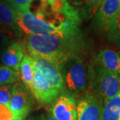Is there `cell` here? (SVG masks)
<instances>
[{
  "label": "cell",
  "instance_id": "cell-1",
  "mask_svg": "<svg viewBox=\"0 0 120 120\" xmlns=\"http://www.w3.org/2000/svg\"><path fill=\"white\" fill-rule=\"evenodd\" d=\"M31 57L47 60L58 67L73 57H81L85 48L82 35L61 37L56 35L30 34L26 38Z\"/></svg>",
  "mask_w": 120,
  "mask_h": 120
},
{
  "label": "cell",
  "instance_id": "cell-2",
  "mask_svg": "<svg viewBox=\"0 0 120 120\" xmlns=\"http://www.w3.org/2000/svg\"><path fill=\"white\" fill-rule=\"evenodd\" d=\"M17 23L22 33L26 34L56 35L61 37H71L82 35L78 24L68 23L56 26L39 19L30 9L15 11Z\"/></svg>",
  "mask_w": 120,
  "mask_h": 120
},
{
  "label": "cell",
  "instance_id": "cell-3",
  "mask_svg": "<svg viewBox=\"0 0 120 120\" xmlns=\"http://www.w3.org/2000/svg\"><path fill=\"white\" fill-rule=\"evenodd\" d=\"M91 88L93 95L103 105L120 94V76L98 65L90 69Z\"/></svg>",
  "mask_w": 120,
  "mask_h": 120
},
{
  "label": "cell",
  "instance_id": "cell-4",
  "mask_svg": "<svg viewBox=\"0 0 120 120\" xmlns=\"http://www.w3.org/2000/svg\"><path fill=\"white\" fill-rule=\"evenodd\" d=\"M58 68L68 91L75 96L86 91L88 73L81 57L71 58Z\"/></svg>",
  "mask_w": 120,
  "mask_h": 120
},
{
  "label": "cell",
  "instance_id": "cell-5",
  "mask_svg": "<svg viewBox=\"0 0 120 120\" xmlns=\"http://www.w3.org/2000/svg\"><path fill=\"white\" fill-rule=\"evenodd\" d=\"M34 103L31 92L23 83H13L8 107L13 117L25 120L31 111Z\"/></svg>",
  "mask_w": 120,
  "mask_h": 120
},
{
  "label": "cell",
  "instance_id": "cell-6",
  "mask_svg": "<svg viewBox=\"0 0 120 120\" xmlns=\"http://www.w3.org/2000/svg\"><path fill=\"white\" fill-rule=\"evenodd\" d=\"M49 111L57 120H77L75 96L66 90L52 103Z\"/></svg>",
  "mask_w": 120,
  "mask_h": 120
},
{
  "label": "cell",
  "instance_id": "cell-7",
  "mask_svg": "<svg viewBox=\"0 0 120 120\" xmlns=\"http://www.w3.org/2000/svg\"><path fill=\"white\" fill-rule=\"evenodd\" d=\"M31 57L34 60V69L38 71L45 79L60 94L66 91L60 69L57 65L43 58L37 57Z\"/></svg>",
  "mask_w": 120,
  "mask_h": 120
},
{
  "label": "cell",
  "instance_id": "cell-8",
  "mask_svg": "<svg viewBox=\"0 0 120 120\" xmlns=\"http://www.w3.org/2000/svg\"><path fill=\"white\" fill-rule=\"evenodd\" d=\"M120 11V0H103L95 13V27L101 31L107 33L114 24Z\"/></svg>",
  "mask_w": 120,
  "mask_h": 120
},
{
  "label": "cell",
  "instance_id": "cell-9",
  "mask_svg": "<svg viewBox=\"0 0 120 120\" xmlns=\"http://www.w3.org/2000/svg\"><path fill=\"white\" fill-rule=\"evenodd\" d=\"M30 90L33 97L39 103L45 105L52 104L61 94L35 69H34L33 80Z\"/></svg>",
  "mask_w": 120,
  "mask_h": 120
},
{
  "label": "cell",
  "instance_id": "cell-10",
  "mask_svg": "<svg viewBox=\"0 0 120 120\" xmlns=\"http://www.w3.org/2000/svg\"><path fill=\"white\" fill-rule=\"evenodd\" d=\"M0 33L12 38H19L22 31L17 23L16 13L5 0H0Z\"/></svg>",
  "mask_w": 120,
  "mask_h": 120
},
{
  "label": "cell",
  "instance_id": "cell-11",
  "mask_svg": "<svg viewBox=\"0 0 120 120\" xmlns=\"http://www.w3.org/2000/svg\"><path fill=\"white\" fill-rule=\"evenodd\" d=\"M102 103L87 94L77 103V120H102Z\"/></svg>",
  "mask_w": 120,
  "mask_h": 120
},
{
  "label": "cell",
  "instance_id": "cell-12",
  "mask_svg": "<svg viewBox=\"0 0 120 120\" xmlns=\"http://www.w3.org/2000/svg\"><path fill=\"white\" fill-rule=\"evenodd\" d=\"M23 58V52L22 45L18 43H13L3 51L1 56V61L5 66L17 72L19 71Z\"/></svg>",
  "mask_w": 120,
  "mask_h": 120
},
{
  "label": "cell",
  "instance_id": "cell-13",
  "mask_svg": "<svg viewBox=\"0 0 120 120\" xmlns=\"http://www.w3.org/2000/svg\"><path fill=\"white\" fill-rule=\"evenodd\" d=\"M95 62V65L120 75V57L117 52L104 49L96 56Z\"/></svg>",
  "mask_w": 120,
  "mask_h": 120
},
{
  "label": "cell",
  "instance_id": "cell-14",
  "mask_svg": "<svg viewBox=\"0 0 120 120\" xmlns=\"http://www.w3.org/2000/svg\"><path fill=\"white\" fill-rule=\"evenodd\" d=\"M19 71L23 83L30 90L34 76V60L31 56L26 55L23 57Z\"/></svg>",
  "mask_w": 120,
  "mask_h": 120
},
{
  "label": "cell",
  "instance_id": "cell-15",
  "mask_svg": "<svg viewBox=\"0 0 120 120\" xmlns=\"http://www.w3.org/2000/svg\"><path fill=\"white\" fill-rule=\"evenodd\" d=\"M102 120H120V94L103 105Z\"/></svg>",
  "mask_w": 120,
  "mask_h": 120
},
{
  "label": "cell",
  "instance_id": "cell-16",
  "mask_svg": "<svg viewBox=\"0 0 120 120\" xmlns=\"http://www.w3.org/2000/svg\"><path fill=\"white\" fill-rule=\"evenodd\" d=\"M18 73L12 69L0 65V86L11 85L18 82Z\"/></svg>",
  "mask_w": 120,
  "mask_h": 120
},
{
  "label": "cell",
  "instance_id": "cell-17",
  "mask_svg": "<svg viewBox=\"0 0 120 120\" xmlns=\"http://www.w3.org/2000/svg\"><path fill=\"white\" fill-rule=\"evenodd\" d=\"M108 40L120 48V11L114 24L107 33Z\"/></svg>",
  "mask_w": 120,
  "mask_h": 120
},
{
  "label": "cell",
  "instance_id": "cell-18",
  "mask_svg": "<svg viewBox=\"0 0 120 120\" xmlns=\"http://www.w3.org/2000/svg\"><path fill=\"white\" fill-rule=\"evenodd\" d=\"M15 11H24L30 9L31 0H5Z\"/></svg>",
  "mask_w": 120,
  "mask_h": 120
},
{
  "label": "cell",
  "instance_id": "cell-19",
  "mask_svg": "<svg viewBox=\"0 0 120 120\" xmlns=\"http://www.w3.org/2000/svg\"><path fill=\"white\" fill-rule=\"evenodd\" d=\"M12 86L4 85L0 86V104L8 105L11 95Z\"/></svg>",
  "mask_w": 120,
  "mask_h": 120
},
{
  "label": "cell",
  "instance_id": "cell-20",
  "mask_svg": "<svg viewBox=\"0 0 120 120\" xmlns=\"http://www.w3.org/2000/svg\"><path fill=\"white\" fill-rule=\"evenodd\" d=\"M103 0H86V13L93 15L97 13Z\"/></svg>",
  "mask_w": 120,
  "mask_h": 120
},
{
  "label": "cell",
  "instance_id": "cell-21",
  "mask_svg": "<svg viewBox=\"0 0 120 120\" xmlns=\"http://www.w3.org/2000/svg\"><path fill=\"white\" fill-rule=\"evenodd\" d=\"M13 117V114L8 105L0 104V120H11Z\"/></svg>",
  "mask_w": 120,
  "mask_h": 120
},
{
  "label": "cell",
  "instance_id": "cell-22",
  "mask_svg": "<svg viewBox=\"0 0 120 120\" xmlns=\"http://www.w3.org/2000/svg\"><path fill=\"white\" fill-rule=\"evenodd\" d=\"M13 39L8 35L0 33V50L2 49H5L13 43Z\"/></svg>",
  "mask_w": 120,
  "mask_h": 120
},
{
  "label": "cell",
  "instance_id": "cell-23",
  "mask_svg": "<svg viewBox=\"0 0 120 120\" xmlns=\"http://www.w3.org/2000/svg\"><path fill=\"white\" fill-rule=\"evenodd\" d=\"M26 120H45L43 117L42 116H33L28 118Z\"/></svg>",
  "mask_w": 120,
  "mask_h": 120
},
{
  "label": "cell",
  "instance_id": "cell-24",
  "mask_svg": "<svg viewBox=\"0 0 120 120\" xmlns=\"http://www.w3.org/2000/svg\"><path fill=\"white\" fill-rule=\"evenodd\" d=\"M45 120H57L53 117V116H52L51 113H48L47 115V116H46V118L45 119Z\"/></svg>",
  "mask_w": 120,
  "mask_h": 120
},
{
  "label": "cell",
  "instance_id": "cell-25",
  "mask_svg": "<svg viewBox=\"0 0 120 120\" xmlns=\"http://www.w3.org/2000/svg\"><path fill=\"white\" fill-rule=\"evenodd\" d=\"M53 0H31V2H34V1H46V2H49V1H52Z\"/></svg>",
  "mask_w": 120,
  "mask_h": 120
},
{
  "label": "cell",
  "instance_id": "cell-26",
  "mask_svg": "<svg viewBox=\"0 0 120 120\" xmlns=\"http://www.w3.org/2000/svg\"><path fill=\"white\" fill-rule=\"evenodd\" d=\"M11 120H22V119H19V118H16V117H13Z\"/></svg>",
  "mask_w": 120,
  "mask_h": 120
},
{
  "label": "cell",
  "instance_id": "cell-27",
  "mask_svg": "<svg viewBox=\"0 0 120 120\" xmlns=\"http://www.w3.org/2000/svg\"><path fill=\"white\" fill-rule=\"evenodd\" d=\"M117 53H118V54H119V56H120V50L119 51V52H117Z\"/></svg>",
  "mask_w": 120,
  "mask_h": 120
}]
</instances>
